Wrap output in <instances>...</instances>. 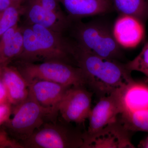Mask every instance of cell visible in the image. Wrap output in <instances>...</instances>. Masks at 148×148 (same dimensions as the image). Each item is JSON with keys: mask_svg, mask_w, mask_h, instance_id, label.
Segmentation results:
<instances>
[{"mask_svg": "<svg viewBox=\"0 0 148 148\" xmlns=\"http://www.w3.org/2000/svg\"><path fill=\"white\" fill-rule=\"evenodd\" d=\"M12 111V106L10 103H0V127L10 119Z\"/></svg>", "mask_w": 148, "mask_h": 148, "instance_id": "23", "label": "cell"}, {"mask_svg": "<svg viewBox=\"0 0 148 148\" xmlns=\"http://www.w3.org/2000/svg\"><path fill=\"white\" fill-rule=\"evenodd\" d=\"M121 15H129L145 24L148 18V0H110Z\"/></svg>", "mask_w": 148, "mask_h": 148, "instance_id": "16", "label": "cell"}, {"mask_svg": "<svg viewBox=\"0 0 148 148\" xmlns=\"http://www.w3.org/2000/svg\"><path fill=\"white\" fill-rule=\"evenodd\" d=\"M15 67L29 83L34 79H43L72 86H85L86 82L79 67L64 61H51L40 64L15 61Z\"/></svg>", "mask_w": 148, "mask_h": 148, "instance_id": "3", "label": "cell"}, {"mask_svg": "<svg viewBox=\"0 0 148 148\" xmlns=\"http://www.w3.org/2000/svg\"><path fill=\"white\" fill-rule=\"evenodd\" d=\"M92 94L85 86H71L58 106V113L63 121L69 123H84L92 109Z\"/></svg>", "mask_w": 148, "mask_h": 148, "instance_id": "7", "label": "cell"}, {"mask_svg": "<svg viewBox=\"0 0 148 148\" xmlns=\"http://www.w3.org/2000/svg\"><path fill=\"white\" fill-rule=\"evenodd\" d=\"M0 148H24L20 142L14 139L3 126L0 127Z\"/></svg>", "mask_w": 148, "mask_h": 148, "instance_id": "21", "label": "cell"}, {"mask_svg": "<svg viewBox=\"0 0 148 148\" xmlns=\"http://www.w3.org/2000/svg\"><path fill=\"white\" fill-rule=\"evenodd\" d=\"M6 102H9L8 95L5 85L0 77V103Z\"/></svg>", "mask_w": 148, "mask_h": 148, "instance_id": "24", "label": "cell"}, {"mask_svg": "<svg viewBox=\"0 0 148 148\" xmlns=\"http://www.w3.org/2000/svg\"><path fill=\"white\" fill-rule=\"evenodd\" d=\"M122 112V108L117 90L110 95L99 98L98 103L91 109L88 117V128L84 132V140L98 133L117 119Z\"/></svg>", "mask_w": 148, "mask_h": 148, "instance_id": "8", "label": "cell"}, {"mask_svg": "<svg viewBox=\"0 0 148 148\" xmlns=\"http://www.w3.org/2000/svg\"><path fill=\"white\" fill-rule=\"evenodd\" d=\"M27 25L33 29L38 38L39 46L38 62L59 61L74 65L72 56L73 41L69 40L64 36V34L40 25Z\"/></svg>", "mask_w": 148, "mask_h": 148, "instance_id": "6", "label": "cell"}, {"mask_svg": "<svg viewBox=\"0 0 148 148\" xmlns=\"http://www.w3.org/2000/svg\"><path fill=\"white\" fill-rule=\"evenodd\" d=\"M58 114V111L40 106L29 95L22 103L12 106L13 117L2 126L21 143L45 123L56 120Z\"/></svg>", "mask_w": 148, "mask_h": 148, "instance_id": "2", "label": "cell"}, {"mask_svg": "<svg viewBox=\"0 0 148 148\" xmlns=\"http://www.w3.org/2000/svg\"><path fill=\"white\" fill-rule=\"evenodd\" d=\"M132 132L126 128L118 118L98 133L84 140L82 148H134Z\"/></svg>", "mask_w": 148, "mask_h": 148, "instance_id": "9", "label": "cell"}, {"mask_svg": "<svg viewBox=\"0 0 148 148\" xmlns=\"http://www.w3.org/2000/svg\"><path fill=\"white\" fill-rule=\"evenodd\" d=\"M72 18H79L106 13L112 4L107 0H59Z\"/></svg>", "mask_w": 148, "mask_h": 148, "instance_id": "15", "label": "cell"}, {"mask_svg": "<svg viewBox=\"0 0 148 148\" xmlns=\"http://www.w3.org/2000/svg\"><path fill=\"white\" fill-rule=\"evenodd\" d=\"M84 132L69 123H45L21 144L24 148H82Z\"/></svg>", "mask_w": 148, "mask_h": 148, "instance_id": "5", "label": "cell"}, {"mask_svg": "<svg viewBox=\"0 0 148 148\" xmlns=\"http://www.w3.org/2000/svg\"><path fill=\"white\" fill-rule=\"evenodd\" d=\"M26 2L27 4L23 6L22 14L25 15L27 24H38L63 34L69 30L71 19L65 14L46 9L35 0H27Z\"/></svg>", "mask_w": 148, "mask_h": 148, "instance_id": "10", "label": "cell"}, {"mask_svg": "<svg viewBox=\"0 0 148 148\" xmlns=\"http://www.w3.org/2000/svg\"><path fill=\"white\" fill-rule=\"evenodd\" d=\"M2 66H0V77L1 76V75L2 71Z\"/></svg>", "mask_w": 148, "mask_h": 148, "instance_id": "28", "label": "cell"}, {"mask_svg": "<svg viewBox=\"0 0 148 148\" xmlns=\"http://www.w3.org/2000/svg\"><path fill=\"white\" fill-rule=\"evenodd\" d=\"M145 24L132 16L121 15L116 19L113 34L120 46L126 49L137 47L145 37Z\"/></svg>", "mask_w": 148, "mask_h": 148, "instance_id": "11", "label": "cell"}, {"mask_svg": "<svg viewBox=\"0 0 148 148\" xmlns=\"http://www.w3.org/2000/svg\"><path fill=\"white\" fill-rule=\"evenodd\" d=\"M11 5L10 0H0V13Z\"/></svg>", "mask_w": 148, "mask_h": 148, "instance_id": "25", "label": "cell"}, {"mask_svg": "<svg viewBox=\"0 0 148 148\" xmlns=\"http://www.w3.org/2000/svg\"><path fill=\"white\" fill-rule=\"evenodd\" d=\"M10 1L12 5L17 7H22L27 0H10Z\"/></svg>", "mask_w": 148, "mask_h": 148, "instance_id": "26", "label": "cell"}, {"mask_svg": "<svg viewBox=\"0 0 148 148\" xmlns=\"http://www.w3.org/2000/svg\"><path fill=\"white\" fill-rule=\"evenodd\" d=\"M72 57L84 74L86 87L100 98L110 95L132 78L125 64L86 51L75 42Z\"/></svg>", "mask_w": 148, "mask_h": 148, "instance_id": "1", "label": "cell"}, {"mask_svg": "<svg viewBox=\"0 0 148 148\" xmlns=\"http://www.w3.org/2000/svg\"><path fill=\"white\" fill-rule=\"evenodd\" d=\"M29 84V95L45 108L58 111V106L71 86L43 79H34Z\"/></svg>", "mask_w": 148, "mask_h": 148, "instance_id": "12", "label": "cell"}, {"mask_svg": "<svg viewBox=\"0 0 148 148\" xmlns=\"http://www.w3.org/2000/svg\"><path fill=\"white\" fill-rule=\"evenodd\" d=\"M23 37L21 26L13 37L0 45V66L10 65L16 61L23 50Z\"/></svg>", "mask_w": 148, "mask_h": 148, "instance_id": "17", "label": "cell"}, {"mask_svg": "<svg viewBox=\"0 0 148 148\" xmlns=\"http://www.w3.org/2000/svg\"><path fill=\"white\" fill-rule=\"evenodd\" d=\"M107 1H109L110 2V0H107Z\"/></svg>", "mask_w": 148, "mask_h": 148, "instance_id": "29", "label": "cell"}, {"mask_svg": "<svg viewBox=\"0 0 148 148\" xmlns=\"http://www.w3.org/2000/svg\"><path fill=\"white\" fill-rule=\"evenodd\" d=\"M139 147L140 148H148V136L140 142Z\"/></svg>", "mask_w": 148, "mask_h": 148, "instance_id": "27", "label": "cell"}, {"mask_svg": "<svg viewBox=\"0 0 148 148\" xmlns=\"http://www.w3.org/2000/svg\"><path fill=\"white\" fill-rule=\"evenodd\" d=\"M44 8L61 14H64L60 7L59 0H35Z\"/></svg>", "mask_w": 148, "mask_h": 148, "instance_id": "22", "label": "cell"}, {"mask_svg": "<svg viewBox=\"0 0 148 148\" xmlns=\"http://www.w3.org/2000/svg\"><path fill=\"white\" fill-rule=\"evenodd\" d=\"M122 112L148 108V82L133 78L118 89Z\"/></svg>", "mask_w": 148, "mask_h": 148, "instance_id": "13", "label": "cell"}, {"mask_svg": "<svg viewBox=\"0 0 148 148\" xmlns=\"http://www.w3.org/2000/svg\"><path fill=\"white\" fill-rule=\"evenodd\" d=\"M119 116L120 121L130 131L148 132V108L123 112Z\"/></svg>", "mask_w": 148, "mask_h": 148, "instance_id": "18", "label": "cell"}, {"mask_svg": "<svg viewBox=\"0 0 148 148\" xmlns=\"http://www.w3.org/2000/svg\"><path fill=\"white\" fill-rule=\"evenodd\" d=\"M77 24L73 35L80 48L108 59L118 60L121 57L120 46L108 27L95 22Z\"/></svg>", "mask_w": 148, "mask_h": 148, "instance_id": "4", "label": "cell"}, {"mask_svg": "<svg viewBox=\"0 0 148 148\" xmlns=\"http://www.w3.org/2000/svg\"><path fill=\"white\" fill-rule=\"evenodd\" d=\"M127 70L143 73L148 78V42L145 45L139 54L132 61L125 64Z\"/></svg>", "mask_w": 148, "mask_h": 148, "instance_id": "20", "label": "cell"}, {"mask_svg": "<svg viewBox=\"0 0 148 148\" xmlns=\"http://www.w3.org/2000/svg\"><path fill=\"white\" fill-rule=\"evenodd\" d=\"M1 78L7 91L8 101L12 106L25 101L29 95V84L16 67L3 66Z\"/></svg>", "mask_w": 148, "mask_h": 148, "instance_id": "14", "label": "cell"}, {"mask_svg": "<svg viewBox=\"0 0 148 148\" xmlns=\"http://www.w3.org/2000/svg\"><path fill=\"white\" fill-rule=\"evenodd\" d=\"M23 8L11 5L0 13V38L12 27L18 24Z\"/></svg>", "mask_w": 148, "mask_h": 148, "instance_id": "19", "label": "cell"}]
</instances>
